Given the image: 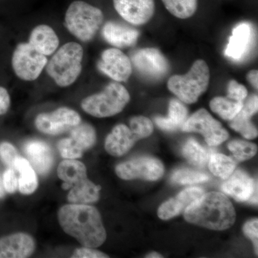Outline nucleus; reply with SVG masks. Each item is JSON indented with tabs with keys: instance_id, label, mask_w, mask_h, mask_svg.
I'll return each mask as SVG.
<instances>
[{
	"instance_id": "nucleus-10",
	"label": "nucleus",
	"mask_w": 258,
	"mask_h": 258,
	"mask_svg": "<svg viewBox=\"0 0 258 258\" xmlns=\"http://www.w3.org/2000/svg\"><path fill=\"white\" fill-rule=\"evenodd\" d=\"M81 123L77 112L66 107H61L50 113L39 114L35 120L37 130L48 135H58L69 132Z\"/></svg>"
},
{
	"instance_id": "nucleus-39",
	"label": "nucleus",
	"mask_w": 258,
	"mask_h": 258,
	"mask_svg": "<svg viewBox=\"0 0 258 258\" xmlns=\"http://www.w3.org/2000/svg\"><path fill=\"white\" fill-rule=\"evenodd\" d=\"M258 221L257 219L246 222L243 227L244 235L252 241L254 244V251L257 254L258 247Z\"/></svg>"
},
{
	"instance_id": "nucleus-27",
	"label": "nucleus",
	"mask_w": 258,
	"mask_h": 258,
	"mask_svg": "<svg viewBox=\"0 0 258 258\" xmlns=\"http://www.w3.org/2000/svg\"><path fill=\"white\" fill-rule=\"evenodd\" d=\"M244 102L236 101L228 97H215L210 101V108L222 119L232 120L243 106Z\"/></svg>"
},
{
	"instance_id": "nucleus-19",
	"label": "nucleus",
	"mask_w": 258,
	"mask_h": 258,
	"mask_svg": "<svg viewBox=\"0 0 258 258\" xmlns=\"http://www.w3.org/2000/svg\"><path fill=\"white\" fill-rule=\"evenodd\" d=\"M102 35L110 45L118 48L134 46L139 37V32L127 25L107 22L102 28Z\"/></svg>"
},
{
	"instance_id": "nucleus-20",
	"label": "nucleus",
	"mask_w": 258,
	"mask_h": 258,
	"mask_svg": "<svg viewBox=\"0 0 258 258\" xmlns=\"http://www.w3.org/2000/svg\"><path fill=\"white\" fill-rule=\"evenodd\" d=\"M28 43L45 56L53 54L59 46V38L55 30L47 25H40L32 30Z\"/></svg>"
},
{
	"instance_id": "nucleus-24",
	"label": "nucleus",
	"mask_w": 258,
	"mask_h": 258,
	"mask_svg": "<svg viewBox=\"0 0 258 258\" xmlns=\"http://www.w3.org/2000/svg\"><path fill=\"white\" fill-rule=\"evenodd\" d=\"M13 169L19 173L18 188L23 195H30L37 189L38 181L35 169L28 159L18 157L15 159Z\"/></svg>"
},
{
	"instance_id": "nucleus-8",
	"label": "nucleus",
	"mask_w": 258,
	"mask_h": 258,
	"mask_svg": "<svg viewBox=\"0 0 258 258\" xmlns=\"http://www.w3.org/2000/svg\"><path fill=\"white\" fill-rule=\"evenodd\" d=\"M181 128L184 132L202 134L210 147L220 145L229 137L228 132L222 127L221 123L204 108L195 112L188 118Z\"/></svg>"
},
{
	"instance_id": "nucleus-28",
	"label": "nucleus",
	"mask_w": 258,
	"mask_h": 258,
	"mask_svg": "<svg viewBox=\"0 0 258 258\" xmlns=\"http://www.w3.org/2000/svg\"><path fill=\"white\" fill-rule=\"evenodd\" d=\"M209 168L214 175L227 179L234 172L236 161L222 154H212L209 158Z\"/></svg>"
},
{
	"instance_id": "nucleus-38",
	"label": "nucleus",
	"mask_w": 258,
	"mask_h": 258,
	"mask_svg": "<svg viewBox=\"0 0 258 258\" xmlns=\"http://www.w3.org/2000/svg\"><path fill=\"white\" fill-rule=\"evenodd\" d=\"M3 186L8 193H15L18 189V178L13 168H8L3 177Z\"/></svg>"
},
{
	"instance_id": "nucleus-43",
	"label": "nucleus",
	"mask_w": 258,
	"mask_h": 258,
	"mask_svg": "<svg viewBox=\"0 0 258 258\" xmlns=\"http://www.w3.org/2000/svg\"><path fill=\"white\" fill-rule=\"evenodd\" d=\"M5 189L4 186H3V179L2 176L0 175V198H3L5 196Z\"/></svg>"
},
{
	"instance_id": "nucleus-11",
	"label": "nucleus",
	"mask_w": 258,
	"mask_h": 258,
	"mask_svg": "<svg viewBox=\"0 0 258 258\" xmlns=\"http://www.w3.org/2000/svg\"><path fill=\"white\" fill-rule=\"evenodd\" d=\"M131 61L140 74L151 79L164 77L169 71V62L165 56L153 47L137 50Z\"/></svg>"
},
{
	"instance_id": "nucleus-30",
	"label": "nucleus",
	"mask_w": 258,
	"mask_h": 258,
	"mask_svg": "<svg viewBox=\"0 0 258 258\" xmlns=\"http://www.w3.org/2000/svg\"><path fill=\"white\" fill-rule=\"evenodd\" d=\"M182 154L186 160L199 167L206 165L210 158L208 151L193 139H189L185 143L182 148Z\"/></svg>"
},
{
	"instance_id": "nucleus-40",
	"label": "nucleus",
	"mask_w": 258,
	"mask_h": 258,
	"mask_svg": "<svg viewBox=\"0 0 258 258\" xmlns=\"http://www.w3.org/2000/svg\"><path fill=\"white\" fill-rule=\"evenodd\" d=\"M73 258H105L109 257L101 251L91 247H83L76 249L72 254Z\"/></svg>"
},
{
	"instance_id": "nucleus-33",
	"label": "nucleus",
	"mask_w": 258,
	"mask_h": 258,
	"mask_svg": "<svg viewBox=\"0 0 258 258\" xmlns=\"http://www.w3.org/2000/svg\"><path fill=\"white\" fill-rule=\"evenodd\" d=\"M176 184H192L208 181L209 176L205 173L189 169H180L174 171L171 177Z\"/></svg>"
},
{
	"instance_id": "nucleus-3",
	"label": "nucleus",
	"mask_w": 258,
	"mask_h": 258,
	"mask_svg": "<svg viewBox=\"0 0 258 258\" xmlns=\"http://www.w3.org/2000/svg\"><path fill=\"white\" fill-rule=\"evenodd\" d=\"M83 47L77 42H68L54 52L47 61V74L60 87L76 82L82 71Z\"/></svg>"
},
{
	"instance_id": "nucleus-16",
	"label": "nucleus",
	"mask_w": 258,
	"mask_h": 258,
	"mask_svg": "<svg viewBox=\"0 0 258 258\" xmlns=\"http://www.w3.org/2000/svg\"><path fill=\"white\" fill-rule=\"evenodd\" d=\"M24 152L35 171L40 175L48 174L54 163V154L50 145L42 141H30L24 146Z\"/></svg>"
},
{
	"instance_id": "nucleus-7",
	"label": "nucleus",
	"mask_w": 258,
	"mask_h": 258,
	"mask_svg": "<svg viewBox=\"0 0 258 258\" xmlns=\"http://www.w3.org/2000/svg\"><path fill=\"white\" fill-rule=\"evenodd\" d=\"M47 62V56L40 53L28 42L19 44L12 57L15 74L19 79L25 81L38 79Z\"/></svg>"
},
{
	"instance_id": "nucleus-17",
	"label": "nucleus",
	"mask_w": 258,
	"mask_h": 258,
	"mask_svg": "<svg viewBox=\"0 0 258 258\" xmlns=\"http://www.w3.org/2000/svg\"><path fill=\"white\" fill-rule=\"evenodd\" d=\"M204 194V190L200 187H189L183 190L176 198L170 199L159 207L158 216L161 220H167L180 214L183 213L186 209L195 200Z\"/></svg>"
},
{
	"instance_id": "nucleus-1",
	"label": "nucleus",
	"mask_w": 258,
	"mask_h": 258,
	"mask_svg": "<svg viewBox=\"0 0 258 258\" xmlns=\"http://www.w3.org/2000/svg\"><path fill=\"white\" fill-rule=\"evenodd\" d=\"M58 220L64 232L83 247L96 248L106 241L101 215L94 207L81 204L64 205L59 210Z\"/></svg>"
},
{
	"instance_id": "nucleus-42",
	"label": "nucleus",
	"mask_w": 258,
	"mask_h": 258,
	"mask_svg": "<svg viewBox=\"0 0 258 258\" xmlns=\"http://www.w3.org/2000/svg\"><path fill=\"white\" fill-rule=\"evenodd\" d=\"M247 80L251 86L254 88L257 89L258 87V72L257 70H252L247 74Z\"/></svg>"
},
{
	"instance_id": "nucleus-21",
	"label": "nucleus",
	"mask_w": 258,
	"mask_h": 258,
	"mask_svg": "<svg viewBox=\"0 0 258 258\" xmlns=\"http://www.w3.org/2000/svg\"><path fill=\"white\" fill-rule=\"evenodd\" d=\"M251 40V28L247 23L237 25L232 30L225 50V55L230 58L238 60L248 49Z\"/></svg>"
},
{
	"instance_id": "nucleus-34",
	"label": "nucleus",
	"mask_w": 258,
	"mask_h": 258,
	"mask_svg": "<svg viewBox=\"0 0 258 258\" xmlns=\"http://www.w3.org/2000/svg\"><path fill=\"white\" fill-rule=\"evenodd\" d=\"M130 128L139 139L147 138L153 133L154 125L152 120L143 115L133 117L130 120Z\"/></svg>"
},
{
	"instance_id": "nucleus-41",
	"label": "nucleus",
	"mask_w": 258,
	"mask_h": 258,
	"mask_svg": "<svg viewBox=\"0 0 258 258\" xmlns=\"http://www.w3.org/2000/svg\"><path fill=\"white\" fill-rule=\"evenodd\" d=\"M10 106L9 93L4 87L0 86V115H4Z\"/></svg>"
},
{
	"instance_id": "nucleus-25",
	"label": "nucleus",
	"mask_w": 258,
	"mask_h": 258,
	"mask_svg": "<svg viewBox=\"0 0 258 258\" xmlns=\"http://www.w3.org/2000/svg\"><path fill=\"white\" fill-rule=\"evenodd\" d=\"M100 189L99 186L93 184L87 178L71 187L68 195V200L71 204L87 205L94 203L99 200Z\"/></svg>"
},
{
	"instance_id": "nucleus-4",
	"label": "nucleus",
	"mask_w": 258,
	"mask_h": 258,
	"mask_svg": "<svg viewBox=\"0 0 258 258\" xmlns=\"http://www.w3.org/2000/svg\"><path fill=\"white\" fill-rule=\"evenodd\" d=\"M210 73L207 62L197 60L187 74L171 76L167 83L168 89L178 99L186 104L196 103L206 92L210 84Z\"/></svg>"
},
{
	"instance_id": "nucleus-14",
	"label": "nucleus",
	"mask_w": 258,
	"mask_h": 258,
	"mask_svg": "<svg viewBox=\"0 0 258 258\" xmlns=\"http://www.w3.org/2000/svg\"><path fill=\"white\" fill-rule=\"evenodd\" d=\"M222 184V191L237 202L257 204V181L249 177L245 172L237 170L231 174Z\"/></svg>"
},
{
	"instance_id": "nucleus-26",
	"label": "nucleus",
	"mask_w": 258,
	"mask_h": 258,
	"mask_svg": "<svg viewBox=\"0 0 258 258\" xmlns=\"http://www.w3.org/2000/svg\"><path fill=\"white\" fill-rule=\"evenodd\" d=\"M69 138L73 144L83 152L96 143V131L92 125L88 123H80L71 129Z\"/></svg>"
},
{
	"instance_id": "nucleus-2",
	"label": "nucleus",
	"mask_w": 258,
	"mask_h": 258,
	"mask_svg": "<svg viewBox=\"0 0 258 258\" xmlns=\"http://www.w3.org/2000/svg\"><path fill=\"white\" fill-rule=\"evenodd\" d=\"M186 221L210 230H227L234 225L233 205L223 194L212 191L197 199L184 212Z\"/></svg>"
},
{
	"instance_id": "nucleus-18",
	"label": "nucleus",
	"mask_w": 258,
	"mask_h": 258,
	"mask_svg": "<svg viewBox=\"0 0 258 258\" xmlns=\"http://www.w3.org/2000/svg\"><path fill=\"white\" fill-rule=\"evenodd\" d=\"M139 139L133 131L125 124L115 125L105 142V149L113 157H121L134 147Z\"/></svg>"
},
{
	"instance_id": "nucleus-35",
	"label": "nucleus",
	"mask_w": 258,
	"mask_h": 258,
	"mask_svg": "<svg viewBox=\"0 0 258 258\" xmlns=\"http://www.w3.org/2000/svg\"><path fill=\"white\" fill-rule=\"evenodd\" d=\"M57 149L62 158L66 159H76L83 156L82 151L78 149L71 142V139H61L57 143Z\"/></svg>"
},
{
	"instance_id": "nucleus-5",
	"label": "nucleus",
	"mask_w": 258,
	"mask_h": 258,
	"mask_svg": "<svg viewBox=\"0 0 258 258\" xmlns=\"http://www.w3.org/2000/svg\"><path fill=\"white\" fill-rule=\"evenodd\" d=\"M104 20L103 12L99 8L84 1L73 2L69 5L64 25L76 38L87 42L96 35Z\"/></svg>"
},
{
	"instance_id": "nucleus-23",
	"label": "nucleus",
	"mask_w": 258,
	"mask_h": 258,
	"mask_svg": "<svg viewBox=\"0 0 258 258\" xmlns=\"http://www.w3.org/2000/svg\"><path fill=\"white\" fill-rule=\"evenodd\" d=\"M187 108L177 99H172L169 103V115L167 117L158 116L155 122L161 129L167 132H173L181 128L187 119Z\"/></svg>"
},
{
	"instance_id": "nucleus-15",
	"label": "nucleus",
	"mask_w": 258,
	"mask_h": 258,
	"mask_svg": "<svg viewBox=\"0 0 258 258\" xmlns=\"http://www.w3.org/2000/svg\"><path fill=\"white\" fill-rule=\"evenodd\" d=\"M35 249V240L28 234L19 232L0 238V258L29 257Z\"/></svg>"
},
{
	"instance_id": "nucleus-36",
	"label": "nucleus",
	"mask_w": 258,
	"mask_h": 258,
	"mask_svg": "<svg viewBox=\"0 0 258 258\" xmlns=\"http://www.w3.org/2000/svg\"><path fill=\"white\" fill-rule=\"evenodd\" d=\"M248 96V91L243 85L232 80L227 86V97L236 101L244 102Z\"/></svg>"
},
{
	"instance_id": "nucleus-29",
	"label": "nucleus",
	"mask_w": 258,
	"mask_h": 258,
	"mask_svg": "<svg viewBox=\"0 0 258 258\" xmlns=\"http://www.w3.org/2000/svg\"><path fill=\"white\" fill-rule=\"evenodd\" d=\"M167 11L179 19L192 17L198 8V0H161Z\"/></svg>"
},
{
	"instance_id": "nucleus-13",
	"label": "nucleus",
	"mask_w": 258,
	"mask_h": 258,
	"mask_svg": "<svg viewBox=\"0 0 258 258\" xmlns=\"http://www.w3.org/2000/svg\"><path fill=\"white\" fill-rule=\"evenodd\" d=\"M115 11L127 23L143 25L155 13L154 0H113Z\"/></svg>"
},
{
	"instance_id": "nucleus-9",
	"label": "nucleus",
	"mask_w": 258,
	"mask_h": 258,
	"mask_svg": "<svg viewBox=\"0 0 258 258\" xmlns=\"http://www.w3.org/2000/svg\"><path fill=\"white\" fill-rule=\"evenodd\" d=\"M164 172L162 163L159 159L149 157L131 159L115 167L117 176L124 180L142 179L155 181L160 179Z\"/></svg>"
},
{
	"instance_id": "nucleus-12",
	"label": "nucleus",
	"mask_w": 258,
	"mask_h": 258,
	"mask_svg": "<svg viewBox=\"0 0 258 258\" xmlns=\"http://www.w3.org/2000/svg\"><path fill=\"white\" fill-rule=\"evenodd\" d=\"M98 70L115 82H125L133 71L132 61L118 48L103 51L97 64Z\"/></svg>"
},
{
	"instance_id": "nucleus-37",
	"label": "nucleus",
	"mask_w": 258,
	"mask_h": 258,
	"mask_svg": "<svg viewBox=\"0 0 258 258\" xmlns=\"http://www.w3.org/2000/svg\"><path fill=\"white\" fill-rule=\"evenodd\" d=\"M19 157L14 146L8 142L0 144V159L9 168H13L15 159Z\"/></svg>"
},
{
	"instance_id": "nucleus-6",
	"label": "nucleus",
	"mask_w": 258,
	"mask_h": 258,
	"mask_svg": "<svg viewBox=\"0 0 258 258\" xmlns=\"http://www.w3.org/2000/svg\"><path fill=\"white\" fill-rule=\"evenodd\" d=\"M126 88L118 82L110 83L102 92L85 98L81 108L96 118H106L119 113L130 101Z\"/></svg>"
},
{
	"instance_id": "nucleus-22",
	"label": "nucleus",
	"mask_w": 258,
	"mask_h": 258,
	"mask_svg": "<svg viewBox=\"0 0 258 258\" xmlns=\"http://www.w3.org/2000/svg\"><path fill=\"white\" fill-rule=\"evenodd\" d=\"M57 175L64 181L62 186L64 189H71L74 185L88 178L86 166L75 159L62 161L57 168Z\"/></svg>"
},
{
	"instance_id": "nucleus-32",
	"label": "nucleus",
	"mask_w": 258,
	"mask_h": 258,
	"mask_svg": "<svg viewBox=\"0 0 258 258\" xmlns=\"http://www.w3.org/2000/svg\"><path fill=\"white\" fill-rule=\"evenodd\" d=\"M228 149L237 161H243L251 159L255 155L257 151L255 144L242 140H234L230 142Z\"/></svg>"
},
{
	"instance_id": "nucleus-44",
	"label": "nucleus",
	"mask_w": 258,
	"mask_h": 258,
	"mask_svg": "<svg viewBox=\"0 0 258 258\" xmlns=\"http://www.w3.org/2000/svg\"><path fill=\"white\" fill-rule=\"evenodd\" d=\"M147 257H162V256L160 254L157 253V252H152V253L147 254Z\"/></svg>"
},
{
	"instance_id": "nucleus-31",
	"label": "nucleus",
	"mask_w": 258,
	"mask_h": 258,
	"mask_svg": "<svg viewBox=\"0 0 258 258\" xmlns=\"http://www.w3.org/2000/svg\"><path fill=\"white\" fill-rule=\"evenodd\" d=\"M252 114L242 108L240 111L230 120V126L236 132L242 134L247 139L257 138V130L252 124L250 118Z\"/></svg>"
}]
</instances>
